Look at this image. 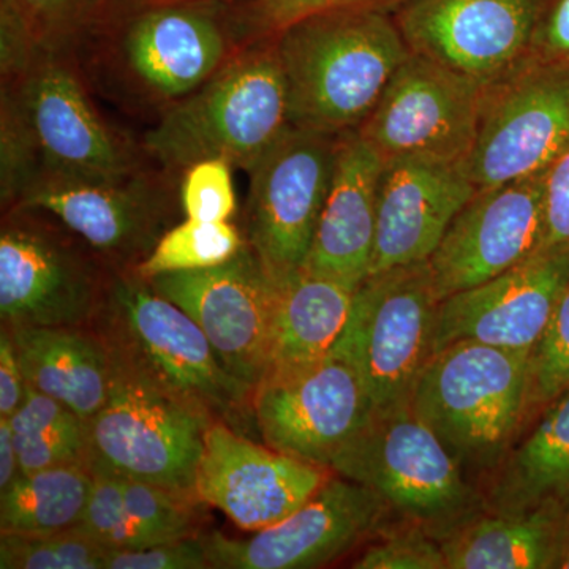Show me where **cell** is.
Wrapping results in <instances>:
<instances>
[{
  "label": "cell",
  "mask_w": 569,
  "mask_h": 569,
  "mask_svg": "<svg viewBox=\"0 0 569 569\" xmlns=\"http://www.w3.org/2000/svg\"><path fill=\"white\" fill-rule=\"evenodd\" d=\"M546 246L569 242V142L545 174Z\"/></svg>",
  "instance_id": "39"
},
{
  "label": "cell",
  "mask_w": 569,
  "mask_h": 569,
  "mask_svg": "<svg viewBox=\"0 0 569 569\" xmlns=\"http://www.w3.org/2000/svg\"><path fill=\"white\" fill-rule=\"evenodd\" d=\"M546 3L548 0H402L395 20L413 54L490 86L530 58Z\"/></svg>",
  "instance_id": "14"
},
{
  "label": "cell",
  "mask_w": 569,
  "mask_h": 569,
  "mask_svg": "<svg viewBox=\"0 0 569 569\" xmlns=\"http://www.w3.org/2000/svg\"><path fill=\"white\" fill-rule=\"evenodd\" d=\"M9 331L26 383L91 421L110 392L111 350L104 337L84 328L13 326Z\"/></svg>",
  "instance_id": "25"
},
{
  "label": "cell",
  "mask_w": 569,
  "mask_h": 569,
  "mask_svg": "<svg viewBox=\"0 0 569 569\" xmlns=\"http://www.w3.org/2000/svg\"><path fill=\"white\" fill-rule=\"evenodd\" d=\"M92 488L88 463L22 473L0 492V535H48L80 522Z\"/></svg>",
  "instance_id": "28"
},
{
  "label": "cell",
  "mask_w": 569,
  "mask_h": 569,
  "mask_svg": "<svg viewBox=\"0 0 569 569\" xmlns=\"http://www.w3.org/2000/svg\"><path fill=\"white\" fill-rule=\"evenodd\" d=\"M102 335L160 388L241 433L253 422V391L228 372L186 312L134 271H121L108 290Z\"/></svg>",
  "instance_id": "4"
},
{
  "label": "cell",
  "mask_w": 569,
  "mask_h": 569,
  "mask_svg": "<svg viewBox=\"0 0 569 569\" xmlns=\"http://www.w3.org/2000/svg\"><path fill=\"white\" fill-rule=\"evenodd\" d=\"M395 519L387 501L373 490L335 473L276 526L242 539L213 531L203 541L211 568H321L365 548Z\"/></svg>",
  "instance_id": "13"
},
{
  "label": "cell",
  "mask_w": 569,
  "mask_h": 569,
  "mask_svg": "<svg viewBox=\"0 0 569 569\" xmlns=\"http://www.w3.org/2000/svg\"><path fill=\"white\" fill-rule=\"evenodd\" d=\"M168 181L144 171L112 183L41 181L14 209L50 213L126 271L141 263L167 231L173 209Z\"/></svg>",
  "instance_id": "20"
},
{
  "label": "cell",
  "mask_w": 569,
  "mask_h": 569,
  "mask_svg": "<svg viewBox=\"0 0 569 569\" xmlns=\"http://www.w3.org/2000/svg\"><path fill=\"white\" fill-rule=\"evenodd\" d=\"M567 509H479L440 538L447 569H553Z\"/></svg>",
  "instance_id": "27"
},
{
  "label": "cell",
  "mask_w": 569,
  "mask_h": 569,
  "mask_svg": "<svg viewBox=\"0 0 569 569\" xmlns=\"http://www.w3.org/2000/svg\"><path fill=\"white\" fill-rule=\"evenodd\" d=\"M0 187L3 208L14 209L41 179L39 153L24 116L9 89L2 88Z\"/></svg>",
  "instance_id": "34"
},
{
  "label": "cell",
  "mask_w": 569,
  "mask_h": 569,
  "mask_svg": "<svg viewBox=\"0 0 569 569\" xmlns=\"http://www.w3.org/2000/svg\"><path fill=\"white\" fill-rule=\"evenodd\" d=\"M533 419L569 389V284L541 342L531 353Z\"/></svg>",
  "instance_id": "36"
},
{
  "label": "cell",
  "mask_w": 569,
  "mask_h": 569,
  "mask_svg": "<svg viewBox=\"0 0 569 569\" xmlns=\"http://www.w3.org/2000/svg\"><path fill=\"white\" fill-rule=\"evenodd\" d=\"M531 58L569 62V0H548L539 17Z\"/></svg>",
  "instance_id": "40"
},
{
  "label": "cell",
  "mask_w": 569,
  "mask_h": 569,
  "mask_svg": "<svg viewBox=\"0 0 569 569\" xmlns=\"http://www.w3.org/2000/svg\"><path fill=\"white\" fill-rule=\"evenodd\" d=\"M478 489L486 508H568L569 389L542 408Z\"/></svg>",
  "instance_id": "26"
},
{
  "label": "cell",
  "mask_w": 569,
  "mask_h": 569,
  "mask_svg": "<svg viewBox=\"0 0 569 569\" xmlns=\"http://www.w3.org/2000/svg\"><path fill=\"white\" fill-rule=\"evenodd\" d=\"M486 88L411 52L358 133L383 162L427 159L467 167Z\"/></svg>",
  "instance_id": "12"
},
{
  "label": "cell",
  "mask_w": 569,
  "mask_h": 569,
  "mask_svg": "<svg viewBox=\"0 0 569 569\" xmlns=\"http://www.w3.org/2000/svg\"><path fill=\"white\" fill-rule=\"evenodd\" d=\"M553 569H569V505L561 522L559 552Z\"/></svg>",
  "instance_id": "44"
},
{
  "label": "cell",
  "mask_w": 569,
  "mask_h": 569,
  "mask_svg": "<svg viewBox=\"0 0 569 569\" xmlns=\"http://www.w3.org/2000/svg\"><path fill=\"white\" fill-rule=\"evenodd\" d=\"M89 467L92 488L80 522L73 529L108 550L140 549L137 527L123 500L121 475L96 463Z\"/></svg>",
  "instance_id": "32"
},
{
  "label": "cell",
  "mask_w": 569,
  "mask_h": 569,
  "mask_svg": "<svg viewBox=\"0 0 569 569\" xmlns=\"http://www.w3.org/2000/svg\"><path fill=\"white\" fill-rule=\"evenodd\" d=\"M241 231L231 222L187 219L168 228L151 253L132 271L152 280L174 272L201 271L228 263L244 249Z\"/></svg>",
  "instance_id": "29"
},
{
  "label": "cell",
  "mask_w": 569,
  "mask_h": 569,
  "mask_svg": "<svg viewBox=\"0 0 569 569\" xmlns=\"http://www.w3.org/2000/svg\"><path fill=\"white\" fill-rule=\"evenodd\" d=\"M569 142V62L530 58L486 88L467 173L477 189L542 174Z\"/></svg>",
  "instance_id": "9"
},
{
  "label": "cell",
  "mask_w": 569,
  "mask_h": 569,
  "mask_svg": "<svg viewBox=\"0 0 569 569\" xmlns=\"http://www.w3.org/2000/svg\"><path fill=\"white\" fill-rule=\"evenodd\" d=\"M148 282L200 326L228 372L254 392L266 373L274 282L253 250L246 244L228 263Z\"/></svg>",
  "instance_id": "17"
},
{
  "label": "cell",
  "mask_w": 569,
  "mask_h": 569,
  "mask_svg": "<svg viewBox=\"0 0 569 569\" xmlns=\"http://www.w3.org/2000/svg\"><path fill=\"white\" fill-rule=\"evenodd\" d=\"M20 475V455L14 445L10 419L0 417V492L9 489Z\"/></svg>",
  "instance_id": "43"
},
{
  "label": "cell",
  "mask_w": 569,
  "mask_h": 569,
  "mask_svg": "<svg viewBox=\"0 0 569 569\" xmlns=\"http://www.w3.org/2000/svg\"><path fill=\"white\" fill-rule=\"evenodd\" d=\"M568 284L569 242L542 247L496 279L443 299L433 353L459 340L533 353Z\"/></svg>",
  "instance_id": "19"
},
{
  "label": "cell",
  "mask_w": 569,
  "mask_h": 569,
  "mask_svg": "<svg viewBox=\"0 0 569 569\" xmlns=\"http://www.w3.org/2000/svg\"><path fill=\"white\" fill-rule=\"evenodd\" d=\"M531 353L459 340L430 356L410 406L479 485L533 421Z\"/></svg>",
  "instance_id": "2"
},
{
  "label": "cell",
  "mask_w": 569,
  "mask_h": 569,
  "mask_svg": "<svg viewBox=\"0 0 569 569\" xmlns=\"http://www.w3.org/2000/svg\"><path fill=\"white\" fill-rule=\"evenodd\" d=\"M272 282L264 378L305 369L331 355L346 329L356 291L305 269Z\"/></svg>",
  "instance_id": "24"
},
{
  "label": "cell",
  "mask_w": 569,
  "mask_h": 569,
  "mask_svg": "<svg viewBox=\"0 0 569 569\" xmlns=\"http://www.w3.org/2000/svg\"><path fill=\"white\" fill-rule=\"evenodd\" d=\"M107 552L77 529L48 535H0L2 569H104Z\"/></svg>",
  "instance_id": "31"
},
{
  "label": "cell",
  "mask_w": 569,
  "mask_h": 569,
  "mask_svg": "<svg viewBox=\"0 0 569 569\" xmlns=\"http://www.w3.org/2000/svg\"><path fill=\"white\" fill-rule=\"evenodd\" d=\"M545 173L477 189L429 258L441 301L515 268L546 246Z\"/></svg>",
  "instance_id": "16"
},
{
  "label": "cell",
  "mask_w": 569,
  "mask_h": 569,
  "mask_svg": "<svg viewBox=\"0 0 569 569\" xmlns=\"http://www.w3.org/2000/svg\"><path fill=\"white\" fill-rule=\"evenodd\" d=\"M383 159L351 130L339 137L335 173L305 271L358 288L372 268Z\"/></svg>",
  "instance_id": "23"
},
{
  "label": "cell",
  "mask_w": 569,
  "mask_h": 569,
  "mask_svg": "<svg viewBox=\"0 0 569 569\" xmlns=\"http://www.w3.org/2000/svg\"><path fill=\"white\" fill-rule=\"evenodd\" d=\"M339 137L291 126L249 173L247 246L272 280L305 268L335 173Z\"/></svg>",
  "instance_id": "10"
},
{
  "label": "cell",
  "mask_w": 569,
  "mask_h": 569,
  "mask_svg": "<svg viewBox=\"0 0 569 569\" xmlns=\"http://www.w3.org/2000/svg\"><path fill=\"white\" fill-rule=\"evenodd\" d=\"M121 479L123 500L141 548L197 537V505L201 503L197 497L138 479Z\"/></svg>",
  "instance_id": "30"
},
{
  "label": "cell",
  "mask_w": 569,
  "mask_h": 569,
  "mask_svg": "<svg viewBox=\"0 0 569 569\" xmlns=\"http://www.w3.org/2000/svg\"><path fill=\"white\" fill-rule=\"evenodd\" d=\"M329 468L373 490L397 519L419 523L438 539L485 508L481 490L410 402L376 411Z\"/></svg>",
  "instance_id": "5"
},
{
  "label": "cell",
  "mask_w": 569,
  "mask_h": 569,
  "mask_svg": "<svg viewBox=\"0 0 569 569\" xmlns=\"http://www.w3.org/2000/svg\"><path fill=\"white\" fill-rule=\"evenodd\" d=\"M355 569H447L440 539L419 523L395 519L361 549Z\"/></svg>",
  "instance_id": "33"
},
{
  "label": "cell",
  "mask_w": 569,
  "mask_h": 569,
  "mask_svg": "<svg viewBox=\"0 0 569 569\" xmlns=\"http://www.w3.org/2000/svg\"><path fill=\"white\" fill-rule=\"evenodd\" d=\"M332 475L331 468L254 443L227 422L213 421L204 433L194 496L239 529L258 531L288 518Z\"/></svg>",
  "instance_id": "18"
},
{
  "label": "cell",
  "mask_w": 569,
  "mask_h": 569,
  "mask_svg": "<svg viewBox=\"0 0 569 569\" xmlns=\"http://www.w3.org/2000/svg\"><path fill=\"white\" fill-rule=\"evenodd\" d=\"M402 0H253L234 26L239 40L252 43L271 40L299 20L323 11L348 7H385Z\"/></svg>",
  "instance_id": "37"
},
{
  "label": "cell",
  "mask_w": 569,
  "mask_h": 569,
  "mask_svg": "<svg viewBox=\"0 0 569 569\" xmlns=\"http://www.w3.org/2000/svg\"><path fill=\"white\" fill-rule=\"evenodd\" d=\"M211 568L203 538L190 537L141 549L108 550L104 569Z\"/></svg>",
  "instance_id": "38"
},
{
  "label": "cell",
  "mask_w": 569,
  "mask_h": 569,
  "mask_svg": "<svg viewBox=\"0 0 569 569\" xmlns=\"http://www.w3.org/2000/svg\"><path fill=\"white\" fill-rule=\"evenodd\" d=\"M440 302L429 261L370 274L356 288L332 351L355 367L376 411L410 402L433 353Z\"/></svg>",
  "instance_id": "7"
},
{
  "label": "cell",
  "mask_w": 569,
  "mask_h": 569,
  "mask_svg": "<svg viewBox=\"0 0 569 569\" xmlns=\"http://www.w3.org/2000/svg\"><path fill=\"white\" fill-rule=\"evenodd\" d=\"M2 88L13 93L32 134L39 182L112 183L140 173L129 142L104 122L56 48H40L24 74Z\"/></svg>",
  "instance_id": "8"
},
{
  "label": "cell",
  "mask_w": 569,
  "mask_h": 569,
  "mask_svg": "<svg viewBox=\"0 0 569 569\" xmlns=\"http://www.w3.org/2000/svg\"><path fill=\"white\" fill-rule=\"evenodd\" d=\"M271 40L287 81L291 126L329 134L358 130L411 54L385 7L323 11Z\"/></svg>",
  "instance_id": "1"
},
{
  "label": "cell",
  "mask_w": 569,
  "mask_h": 569,
  "mask_svg": "<svg viewBox=\"0 0 569 569\" xmlns=\"http://www.w3.org/2000/svg\"><path fill=\"white\" fill-rule=\"evenodd\" d=\"M24 373L13 337L7 326L0 332V417L10 418L17 413L26 399Z\"/></svg>",
  "instance_id": "41"
},
{
  "label": "cell",
  "mask_w": 569,
  "mask_h": 569,
  "mask_svg": "<svg viewBox=\"0 0 569 569\" xmlns=\"http://www.w3.org/2000/svg\"><path fill=\"white\" fill-rule=\"evenodd\" d=\"M291 127L290 100L272 40L241 48L201 88L162 112L142 148L167 171L204 159L253 170Z\"/></svg>",
  "instance_id": "3"
},
{
  "label": "cell",
  "mask_w": 569,
  "mask_h": 569,
  "mask_svg": "<svg viewBox=\"0 0 569 569\" xmlns=\"http://www.w3.org/2000/svg\"><path fill=\"white\" fill-rule=\"evenodd\" d=\"M108 346L110 392L88 422L89 463L194 496L204 433L216 419L164 391L118 347Z\"/></svg>",
  "instance_id": "6"
},
{
  "label": "cell",
  "mask_w": 569,
  "mask_h": 569,
  "mask_svg": "<svg viewBox=\"0 0 569 569\" xmlns=\"http://www.w3.org/2000/svg\"><path fill=\"white\" fill-rule=\"evenodd\" d=\"M234 52L230 33L208 10L163 6L127 26L112 59L132 91L164 111L201 88Z\"/></svg>",
  "instance_id": "21"
},
{
  "label": "cell",
  "mask_w": 569,
  "mask_h": 569,
  "mask_svg": "<svg viewBox=\"0 0 569 569\" xmlns=\"http://www.w3.org/2000/svg\"><path fill=\"white\" fill-rule=\"evenodd\" d=\"M252 413L269 448L329 468L376 408L355 367L331 351L317 365L266 377L254 389Z\"/></svg>",
  "instance_id": "15"
},
{
  "label": "cell",
  "mask_w": 569,
  "mask_h": 569,
  "mask_svg": "<svg viewBox=\"0 0 569 569\" xmlns=\"http://www.w3.org/2000/svg\"><path fill=\"white\" fill-rule=\"evenodd\" d=\"M110 283L69 239L11 209L0 233L2 325L84 328L102 316Z\"/></svg>",
  "instance_id": "11"
},
{
  "label": "cell",
  "mask_w": 569,
  "mask_h": 569,
  "mask_svg": "<svg viewBox=\"0 0 569 569\" xmlns=\"http://www.w3.org/2000/svg\"><path fill=\"white\" fill-rule=\"evenodd\" d=\"M233 164L223 159H204L182 171L179 201L187 219L230 222L238 200Z\"/></svg>",
  "instance_id": "35"
},
{
  "label": "cell",
  "mask_w": 569,
  "mask_h": 569,
  "mask_svg": "<svg viewBox=\"0 0 569 569\" xmlns=\"http://www.w3.org/2000/svg\"><path fill=\"white\" fill-rule=\"evenodd\" d=\"M26 21L40 47L48 48V22L58 20L74 0H3Z\"/></svg>",
  "instance_id": "42"
},
{
  "label": "cell",
  "mask_w": 569,
  "mask_h": 569,
  "mask_svg": "<svg viewBox=\"0 0 569 569\" xmlns=\"http://www.w3.org/2000/svg\"><path fill=\"white\" fill-rule=\"evenodd\" d=\"M475 192L477 187L466 164L385 160L370 274L429 261L449 224Z\"/></svg>",
  "instance_id": "22"
}]
</instances>
